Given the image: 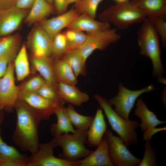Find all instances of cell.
<instances>
[{
    "label": "cell",
    "instance_id": "cell-1",
    "mask_svg": "<svg viewBox=\"0 0 166 166\" xmlns=\"http://www.w3.org/2000/svg\"><path fill=\"white\" fill-rule=\"evenodd\" d=\"M14 108L16 112L17 121L12 140L21 150L29 151L33 154L39 147L38 129L42 118L35 111L19 99Z\"/></svg>",
    "mask_w": 166,
    "mask_h": 166
},
{
    "label": "cell",
    "instance_id": "cell-2",
    "mask_svg": "<svg viewBox=\"0 0 166 166\" xmlns=\"http://www.w3.org/2000/svg\"><path fill=\"white\" fill-rule=\"evenodd\" d=\"M137 42L141 55L151 60L153 77H163L164 71L161 59L159 36L150 19L146 18L137 33Z\"/></svg>",
    "mask_w": 166,
    "mask_h": 166
},
{
    "label": "cell",
    "instance_id": "cell-3",
    "mask_svg": "<svg viewBox=\"0 0 166 166\" xmlns=\"http://www.w3.org/2000/svg\"><path fill=\"white\" fill-rule=\"evenodd\" d=\"M146 15L130 2L117 3L108 8L99 16L102 21L111 23L120 30H126L130 26L142 22Z\"/></svg>",
    "mask_w": 166,
    "mask_h": 166
},
{
    "label": "cell",
    "instance_id": "cell-4",
    "mask_svg": "<svg viewBox=\"0 0 166 166\" xmlns=\"http://www.w3.org/2000/svg\"><path fill=\"white\" fill-rule=\"evenodd\" d=\"M94 99L102 109L112 129L122 139L127 147L138 142L136 129L139 126L137 120H126L120 116L112 107L108 100L98 94Z\"/></svg>",
    "mask_w": 166,
    "mask_h": 166
},
{
    "label": "cell",
    "instance_id": "cell-5",
    "mask_svg": "<svg viewBox=\"0 0 166 166\" xmlns=\"http://www.w3.org/2000/svg\"><path fill=\"white\" fill-rule=\"evenodd\" d=\"M87 130L76 129L72 134H64L54 137L53 139L56 146L62 149L60 158L72 161H77L85 158L93 151L85 146Z\"/></svg>",
    "mask_w": 166,
    "mask_h": 166
},
{
    "label": "cell",
    "instance_id": "cell-6",
    "mask_svg": "<svg viewBox=\"0 0 166 166\" xmlns=\"http://www.w3.org/2000/svg\"><path fill=\"white\" fill-rule=\"evenodd\" d=\"M117 95L108 101L111 105L114 106V110L120 116L128 120L129 113L138 97L143 93L157 90L158 88L151 84L141 89L132 90L126 88L121 83H119Z\"/></svg>",
    "mask_w": 166,
    "mask_h": 166
},
{
    "label": "cell",
    "instance_id": "cell-7",
    "mask_svg": "<svg viewBox=\"0 0 166 166\" xmlns=\"http://www.w3.org/2000/svg\"><path fill=\"white\" fill-rule=\"evenodd\" d=\"M121 38L116 29L110 28L89 33L85 42L79 50L86 61L95 50H104L111 44L118 42Z\"/></svg>",
    "mask_w": 166,
    "mask_h": 166
},
{
    "label": "cell",
    "instance_id": "cell-8",
    "mask_svg": "<svg viewBox=\"0 0 166 166\" xmlns=\"http://www.w3.org/2000/svg\"><path fill=\"white\" fill-rule=\"evenodd\" d=\"M105 134L109 143L110 158L114 165L138 166L141 160L129 151L120 136H115L109 129Z\"/></svg>",
    "mask_w": 166,
    "mask_h": 166
},
{
    "label": "cell",
    "instance_id": "cell-9",
    "mask_svg": "<svg viewBox=\"0 0 166 166\" xmlns=\"http://www.w3.org/2000/svg\"><path fill=\"white\" fill-rule=\"evenodd\" d=\"M56 145L53 140L39 143L37 151L30 157L27 166H79L77 161L66 160L55 157L53 150Z\"/></svg>",
    "mask_w": 166,
    "mask_h": 166
},
{
    "label": "cell",
    "instance_id": "cell-10",
    "mask_svg": "<svg viewBox=\"0 0 166 166\" xmlns=\"http://www.w3.org/2000/svg\"><path fill=\"white\" fill-rule=\"evenodd\" d=\"M18 99L22 101L41 117L42 120H48L64 104L54 102L46 99L35 93L22 89L19 91Z\"/></svg>",
    "mask_w": 166,
    "mask_h": 166
},
{
    "label": "cell",
    "instance_id": "cell-11",
    "mask_svg": "<svg viewBox=\"0 0 166 166\" xmlns=\"http://www.w3.org/2000/svg\"><path fill=\"white\" fill-rule=\"evenodd\" d=\"M14 72V66L12 61L0 79V109L8 112L14 107L18 99L19 90L15 84Z\"/></svg>",
    "mask_w": 166,
    "mask_h": 166
},
{
    "label": "cell",
    "instance_id": "cell-12",
    "mask_svg": "<svg viewBox=\"0 0 166 166\" xmlns=\"http://www.w3.org/2000/svg\"><path fill=\"white\" fill-rule=\"evenodd\" d=\"M136 107L134 114L140 119V126L142 131L144 132L143 140H151L155 134L166 130V127L156 128L159 125L165 123L166 121L159 120L154 113L149 109L143 99L137 100Z\"/></svg>",
    "mask_w": 166,
    "mask_h": 166
},
{
    "label": "cell",
    "instance_id": "cell-13",
    "mask_svg": "<svg viewBox=\"0 0 166 166\" xmlns=\"http://www.w3.org/2000/svg\"><path fill=\"white\" fill-rule=\"evenodd\" d=\"M52 40L39 24L36 23L29 33L28 42L33 57H50L52 55Z\"/></svg>",
    "mask_w": 166,
    "mask_h": 166
},
{
    "label": "cell",
    "instance_id": "cell-14",
    "mask_svg": "<svg viewBox=\"0 0 166 166\" xmlns=\"http://www.w3.org/2000/svg\"><path fill=\"white\" fill-rule=\"evenodd\" d=\"M29 11L15 6L0 9V37L10 35L19 27Z\"/></svg>",
    "mask_w": 166,
    "mask_h": 166
},
{
    "label": "cell",
    "instance_id": "cell-15",
    "mask_svg": "<svg viewBox=\"0 0 166 166\" xmlns=\"http://www.w3.org/2000/svg\"><path fill=\"white\" fill-rule=\"evenodd\" d=\"M80 13L73 6L68 11L57 16L44 19L39 23L52 40L53 37L63 28L67 27L71 22Z\"/></svg>",
    "mask_w": 166,
    "mask_h": 166
},
{
    "label": "cell",
    "instance_id": "cell-16",
    "mask_svg": "<svg viewBox=\"0 0 166 166\" xmlns=\"http://www.w3.org/2000/svg\"><path fill=\"white\" fill-rule=\"evenodd\" d=\"M109 145L105 136L97 149L86 157L77 161L79 166H113L109 156Z\"/></svg>",
    "mask_w": 166,
    "mask_h": 166
},
{
    "label": "cell",
    "instance_id": "cell-17",
    "mask_svg": "<svg viewBox=\"0 0 166 166\" xmlns=\"http://www.w3.org/2000/svg\"><path fill=\"white\" fill-rule=\"evenodd\" d=\"M67 28L89 33L110 28V25L106 22L95 20L86 14H81L74 19Z\"/></svg>",
    "mask_w": 166,
    "mask_h": 166
},
{
    "label": "cell",
    "instance_id": "cell-18",
    "mask_svg": "<svg viewBox=\"0 0 166 166\" xmlns=\"http://www.w3.org/2000/svg\"><path fill=\"white\" fill-rule=\"evenodd\" d=\"M130 2L148 18H166V0H131Z\"/></svg>",
    "mask_w": 166,
    "mask_h": 166
},
{
    "label": "cell",
    "instance_id": "cell-19",
    "mask_svg": "<svg viewBox=\"0 0 166 166\" xmlns=\"http://www.w3.org/2000/svg\"><path fill=\"white\" fill-rule=\"evenodd\" d=\"M107 129L101 108L97 109L95 117L87 131V140L91 146H97Z\"/></svg>",
    "mask_w": 166,
    "mask_h": 166
},
{
    "label": "cell",
    "instance_id": "cell-20",
    "mask_svg": "<svg viewBox=\"0 0 166 166\" xmlns=\"http://www.w3.org/2000/svg\"><path fill=\"white\" fill-rule=\"evenodd\" d=\"M57 90L60 96L65 102L77 106L87 102L89 99L88 94L81 92L75 85L59 82Z\"/></svg>",
    "mask_w": 166,
    "mask_h": 166
},
{
    "label": "cell",
    "instance_id": "cell-21",
    "mask_svg": "<svg viewBox=\"0 0 166 166\" xmlns=\"http://www.w3.org/2000/svg\"><path fill=\"white\" fill-rule=\"evenodd\" d=\"M54 7L46 0H36L24 21L29 25L39 23L53 12Z\"/></svg>",
    "mask_w": 166,
    "mask_h": 166
},
{
    "label": "cell",
    "instance_id": "cell-22",
    "mask_svg": "<svg viewBox=\"0 0 166 166\" xmlns=\"http://www.w3.org/2000/svg\"><path fill=\"white\" fill-rule=\"evenodd\" d=\"M32 62L46 82L57 89L58 83L54 74L53 63L50 57H33Z\"/></svg>",
    "mask_w": 166,
    "mask_h": 166
},
{
    "label": "cell",
    "instance_id": "cell-23",
    "mask_svg": "<svg viewBox=\"0 0 166 166\" xmlns=\"http://www.w3.org/2000/svg\"><path fill=\"white\" fill-rule=\"evenodd\" d=\"M53 66L55 76L58 82L73 85L77 84V77L72 68L66 62L57 59L53 63Z\"/></svg>",
    "mask_w": 166,
    "mask_h": 166
},
{
    "label": "cell",
    "instance_id": "cell-24",
    "mask_svg": "<svg viewBox=\"0 0 166 166\" xmlns=\"http://www.w3.org/2000/svg\"><path fill=\"white\" fill-rule=\"evenodd\" d=\"M57 117V121L56 123L51 125L50 132L54 137L61 135L75 133L76 130L73 128L64 109V106L61 107L56 111L55 113Z\"/></svg>",
    "mask_w": 166,
    "mask_h": 166
},
{
    "label": "cell",
    "instance_id": "cell-25",
    "mask_svg": "<svg viewBox=\"0 0 166 166\" xmlns=\"http://www.w3.org/2000/svg\"><path fill=\"white\" fill-rule=\"evenodd\" d=\"M61 57V59L69 65L77 78L80 75L83 74L86 61L79 49L68 50Z\"/></svg>",
    "mask_w": 166,
    "mask_h": 166
},
{
    "label": "cell",
    "instance_id": "cell-26",
    "mask_svg": "<svg viewBox=\"0 0 166 166\" xmlns=\"http://www.w3.org/2000/svg\"><path fill=\"white\" fill-rule=\"evenodd\" d=\"M64 109L71 123L77 129L87 130L94 117L80 114L71 104L69 105L66 107H64Z\"/></svg>",
    "mask_w": 166,
    "mask_h": 166
},
{
    "label": "cell",
    "instance_id": "cell-27",
    "mask_svg": "<svg viewBox=\"0 0 166 166\" xmlns=\"http://www.w3.org/2000/svg\"><path fill=\"white\" fill-rule=\"evenodd\" d=\"M14 60V68L18 81H21L27 77L30 73L29 65L26 47L23 44Z\"/></svg>",
    "mask_w": 166,
    "mask_h": 166
},
{
    "label": "cell",
    "instance_id": "cell-28",
    "mask_svg": "<svg viewBox=\"0 0 166 166\" xmlns=\"http://www.w3.org/2000/svg\"><path fill=\"white\" fill-rule=\"evenodd\" d=\"M63 33L66 38L68 51L79 49L87 37V34L83 32L71 29L68 28Z\"/></svg>",
    "mask_w": 166,
    "mask_h": 166
},
{
    "label": "cell",
    "instance_id": "cell-29",
    "mask_svg": "<svg viewBox=\"0 0 166 166\" xmlns=\"http://www.w3.org/2000/svg\"><path fill=\"white\" fill-rule=\"evenodd\" d=\"M104 0H80L74 3V6L81 14H86L95 18L100 3Z\"/></svg>",
    "mask_w": 166,
    "mask_h": 166
},
{
    "label": "cell",
    "instance_id": "cell-30",
    "mask_svg": "<svg viewBox=\"0 0 166 166\" xmlns=\"http://www.w3.org/2000/svg\"><path fill=\"white\" fill-rule=\"evenodd\" d=\"M20 40L18 33L0 37V57L19 46Z\"/></svg>",
    "mask_w": 166,
    "mask_h": 166
},
{
    "label": "cell",
    "instance_id": "cell-31",
    "mask_svg": "<svg viewBox=\"0 0 166 166\" xmlns=\"http://www.w3.org/2000/svg\"><path fill=\"white\" fill-rule=\"evenodd\" d=\"M67 51L65 35L63 33H59L53 37L52 40V55L58 58L61 57Z\"/></svg>",
    "mask_w": 166,
    "mask_h": 166
},
{
    "label": "cell",
    "instance_id": "cell-32",
    "mask_svg": "<svg viewBox=\"0 0 166 166\" xmlns=\"http://www.w3.org/2000/svg\"><path fill=\"white\" fill-rule=\"evenodd\" d=\"M1 110L0 109V156H8L21 159L29 158V156L21 153L15 147L7 144L2 139L0 134V126L4 117Z\"/></svg>",
    "mask_w": 166,
    "mask_h": 166
},
{
    "label": "cell",
    "instance_id": "cell-33",
    "mask_svg": "<svg viewBox=\"0 0 166 166\" xmlns=\"http://www.w3.org/2000/svg\"><path fill=\"white\" fill-rule=\"evenodd\" d=\"M57 89L45 82L35 93L51 101L64 104L65 102L60 96Z\"/></svg>",
    "mask_w": 166,
    "mask_h": 166
},
{
    "label": "cell",
    "instance_id": "cell-34",
    "mask_svg": "<svg viewBox=\"0 0 166 166\" xmlns=\"http://www.w3.org/2000/svg\"><path fill=\"white\" fill-rule=\"evenodd\" d=\"M151 140L146 141L144 144V156L138 166H155L157 165V160L154 150L150 144Z\"/></svg>",
    "mask_w": 166,
    "mask_h": 166
},
{
    "label": "cell",
    "instance_id": "cell-35",
    "mask_svg": "<svg viewBox=\"0 0 166 166\" xmlns=\"http://www.w3.org/2000/svg\"><path fill=\"white\" fill-rule=\"evenodd\" d=\"M148 18L151 21L156 32L158 34L159 36L160 37L163 47L164 48H166V19L160 17Z\"/></svg>",
    "mask_w": 166,
    "mask_h": 166
},
{
    "label": "cell",
    "instance_id": "cell-36",
    "mask_svg": "<svg viewBox=\"0 0 166 166\" xmlns=\"http://www.w3.org/2000/svg\"><path fill=\"white\" fill-rule=\"evenodd\" d=\"M19 46L14 48L5 55L0 57V79L5 73L9 63L15 58Z\"/></svg>",
    "mask_w": 166,
    "mask_h": 166
},
{
    "label": "cell",
    "instance_id": "cell-37",
    "mask_svg": "<svg viewBox=\"0 0 166 166\" xmlns=\"http://www.w3.org/2000/svg\"><path fill=\"white\" fill-rule=\"evenodd\" d=\"M30 157L27 159H21L0 156V166H27Z\"/></svg>",
    "mask_w": 166,
    "mask_h": 166
},
{
    "label": "cell",
    "instance_id": "cell-38",
    "mask_svg": "<svg viewBox=\"0 0 166 166\" xmlns=\"http://www.w3.org/2000/svg\"><path fill=\"white\" fill-rule=\"evenodd\" d=\"M45 82L40 76L34 77L29 80L22 89L27 91L36 93Z\"/></svg>",
    "mask_w": 166,
    "mask_h": 166
},
{
    "label": "cell",
    "instance_id": "cell-39",
    "mask_svg": "<svg viewBox=\"0 0 166 166\" xmlns=\"http://www.w3.org/2000/svg\"><path fill=\"white\" fill-rule=\"evenodd\" d=\"M67 0H53L54 8L59 14L66 11L68 5Z\"/></svg>",
    "mask_w": 166,
    "mask_h": 166
},
{
    "label": "cell",
    "instance_id": "cell-40",
    "mask_svg": "<svg viewBox=\"0 0 166 166\" xmlns=\"http://www.w3.org/2000/svg\"><path fill=\"white\" fill-rule=\"evenodd\" d=\"M36 0H17L15 6L23 10L31 8Z\"/></svg>",
    "mask_w": 166,
    "mask_h": 166
},
{
    "label": "cell",
    "instance_id": "cell-41",
    "mask_svg": "<svg viewBox=\"0 0 166 166\" xmlns=\"http://www.w3.org/2000/svg\"><path fill=\"white\" fill-rule=\"evenodd\" d=\"M17 0H0V9H7L15 5Z\"/></svg>",
    "mask_w": 166,
    "mask_h": 166
},
{
    "label": "cell",
    "instance_id": "cell-42",
    "mask_svg": "<svg viewBox=\"0 0 166 166\" xmlns=\"http://www.w3.org/2000/svg\"><path fill=\"white\" fill-rule=\"evenodd\" d=\"M157 82L158 83H162L166 85V79L163 77H158Z\"/></svg>",
    "mask_w": 166,
    "mask_h": 166
},
{
    "label": "cell",
    "instance_id": "cell-43",
    "mask_svg": "<svg viewBox=\"0 0 166 166\" xmlns=\"http://www.w3.org/2000/svg\"><path fill=\"white\" fill-rule=\"evenodd\" d=\"M164 90L162 95V101L163 103L166 105V95L165 94L166 93L165 92V90Z\"/></svg>",
    "mask_w": 166,
    "mask_h": 166
},
{
    "label": "cell",
    "instance_id": "cell-44",
    "mask_svg": "<svg viewBox=\"0 0 166 166\" xmlns=\"http://www.w3.org/2000/svg\"><path fill=\"white\" fill-rule=\"evenodd\" d=\"M80 0H67V3L68 6L69 4L73 3H75L76 2L80 1Z\"/></svg>",
    "mask_w": 166,
    "mask_h": 166
},
{
    "label": "cell",
    "instance_id": "cell-45",
    "mask_svg": "<svg viewBox=\"0 0 166 166\" xmlns=\"http://www.w3.org/2000/svg\"><path fill=\"white\" fill-rule=\"evenodd\" d=\"M117 3H121L129 1V0H114Z\"/></svg>",
    "mask_w": 166,
    "mask_h": 166
},
{
    "label": "cell",
    "instance_id": "cell-46",
    "mask_svg": "<svg viewBox=\"0 0 166 166\" xmlns=\"http://www.w3.org/2000/svg\"><path fill=\"white\" fill-rule=\"evenodd\" d=\"M47 2L50 4H53V0H46Z\"/></svg>",
    "mask_w": 166,
    "mask_h": 166
}]
</instances>
